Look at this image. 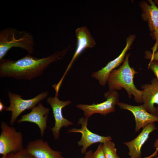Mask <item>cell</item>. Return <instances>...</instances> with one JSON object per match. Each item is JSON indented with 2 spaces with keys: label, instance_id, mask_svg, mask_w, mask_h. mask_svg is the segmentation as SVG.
Here are the masks:
<instances>
[{
  "label": "cell",
  "instance_id": "484cf974",
  "mask_svg": "<svg viewBox=\"0 0 158 158\" xmlns=\"http://www.w3.org/2000/svg\"><path fill=\"white\" fill-rule=\"evenodd\" d=\"M155 158H158V155Z\"/></svg>",
  "mask_w": 158,
  "mask_h": 158
},
{
  "label": "cell",
  "instance_id": "44dd1931",
  "mask_svg": "<svg viewBox=\"0 0 158 158\" xmlns=\"http://www.w3.org/2000/svg\"><path fill=\"white\" fill-rule=\"evenodd\" d=\"M145 58L149 59L150 61H158V48L157 51L154 53H152L150 51H146L145 53Z\"/></svg>",
  "mask_w": 158,
  "mask_h": 158
},
{
  "label": "cell",
  "instance_id": "5b68a950",
  "mask_svg": "<svg viewBox=\"0 0 158 158\" xmlns=\"http://www.w3.org/2000/svg\"><path fill=\"white\" fill-rule=\"evenodd\" d=\"M48 91L40 93L32 98L24 99L22 96L11 92H8L10 104L6 107V111L11 112V116L10 123L11 125H13L19 116L24 111L31 109L40 102L47 98L48 96Z\"/></svg>",
  "mask_w": 158,
  "mask_h": 158
},
{
  "label": "cell",
  "instance_id": "5bb4252c",
  "mask_svg": "<svg viewBox=\"0 0 158 158\" xmlns=\"http://www.w3.org/2000/svg\"><path fill=\"white\" fill-rule=\"evenodd\" d=\"M142 89V104L145 109L152 115L158 116V82L157 78H154L150 84H145L141 86Z\"/></svg>",
  "mask_w": 158,
  "mask_h": 158
},
{
  "label": "cell",
  "instance_id": "3957f363",
  "mask_svg": "<svg viewBox=\"0 0 158 158\" xmlns=\"http://www.w3.org/2000/svg\"><path fill=\"white\" fill-rule=\"evenodd\" d=\"M34 37L29 32L13 28L2 29L0 32V60L13 47L22 48L29 54H32L34 52Z\"/></svg>",
  "mask_w": 158,
  "mask_h": 158
},
{
  "label": "cell",
  "instance_id": "cb8c5ba5",
  "mask_svg": "<svg viewBox=\"0 0 158 158\" xmlns=\"http://www.w3.org/2000/svg\"><path fill=\"white\" fill-rule=\"evenodd\" d=\"M6 107L2 103L1 100L0 101V112H1L4 109H5Z\"/></svg>",
  "mask_w": 158,
  "mask_h": 158
},
{
  "label": "cell",
  "instance_id": "2e32d148",
  "mask_svg": "<svg viewBox=\"0 0 158 158\" xmlns=\"http://www.w3.org/2000/svg\"><path fill=\"white\" fill-rule=\"evenodd\" d=\"M157 128L154 123H150L144 127L140 133L134 139L124 142L129 149L130 158H141V148L147 140L150 134Z\"/></svg>",
  "mask_w": 158,
  "mask_h": 158
},
{
  "label": "cell",
  "instance_id": "603a6c76",
  "mask_svg": "<svg viewBox=\"0 0 158 158\" xmlns=\"http://www.w3.org/2000/svg\"><path fill=\"white\" fill-rule=\"evenodd\" d=\"M154 147L156 148V150L154 153L156 155L157 154V152L158 151V138H157L154 144Z\"/></svg>",
  "mask_w": 158,
  "mask_h": 158
},
{
  "label": "cell",
  "instance_id": "d4e9b609",
  "mask_svg": "<svg viewBox=\"0 0 158 158\" xmlns=\"http://www.w3.org/2000/svg\"><path fill=\"white\" fill-rule=\"evenodd\" d=\"M154 1L157 6L158 7V0H154Z\"/></svg>",
  "mask_w": 158,
  "mask_h": 158
},
{
  "label": "cell",
  "instance_id": "ac0fdd59",
  "mask_svg": "<svg viewBox=\"0 0 158 158\" xmlns=\"http://www.w3.org/2000/svg\"><path fill=\"white\" fill-rule=\"evenodd\" d=\"M1 158H35L28 152L25 148H24L19 151L11 152L5 156H1Z\"/></svg>",
  "mask_w": 158,
  "mask_h": 158
},
{
  "label": "cell",
  "instance_id": "9a60e30c",
  "mask_svg": "<svg viewBox=\"0 0 158 158\" xmlns=\"http://www.w3.org/2000/svg\"><path fill=\"white\" fill-rule=\"evenodd\" d=\"M25 148L35 158H64L61 152L52 149L47 141L41 138L30 141Z\"/></svg>",
  "mask_w": 158,
  "mask_h": 158
},
{
  "label": "cell",
  "instance_id": "4fadbf2b",
  "mask_svg": "<svg viewBox=\"0 0 158 158\" xmlns=\"http://www.w3.org/2000/svg\"><path fill=\"white\" fill-rule=\"evenodd\" d=\"M117 105L121 109L128 110L133 114L135 118V132L150 123L158 122V116L148 112L142 104L134 106L119 102Z\"/></svg>",
  "mask_w": 158,
  "mask_h": 158
},
{
  "label": "cell",
  "instance_id": "7c38bea8",
  "mask_svg": "<svg viewBox=\"0 0 158 158\" xmlns=\"http://www.w3.org/2000/svg\"><path fill=\"white\" fill-rule=\"evenodd\" d=\"M31 110L30 113L22 116L17 120V123L27 122L35 123L40 128V136L42 137L47 127L49 109L44 107L40 102Z\"/></svg>",
  "mask_w": 158,
  "mask_h": 158
},
{
  "label": "cell",
  "instance_id": "8992f818",
  "mask_svg": "<svg viewBox=\"0 0 158 158\" xmlns=\"http://www.w3.org/2000/svg\"><path fill=\"white\" fill-rule=\"evenodd\" d=\"M104 96L106 100L99 103L91 105L79 104L76 107L84 112L85 117L89 118L95 114L98 113L105 116L114 112L115 107L119 102V95L117 91L109 90Z\"/></svg>",
  "mask_w": 158,
  "mask_h": 158
},
{
  "label": "cell",
  "instance_id": "277c9868",
  "mask_svg": "<svg viewBox=\"0 0 158 158\" xmlns=\"http://www.w3.org/2000/svg\"><path fill=\"white\" fill-rule=\"evenodd\" d=\"M0 128V154L2 156L24 148L23 135L20 132L4 121L1 122Z\"/></svg>",
  "mask_w": 158,
  "mask_h": 158
},
{
  "label": "cell",
  "instance_id": "9c48e42d",
  "mask_svg": "<svg viewBox=\"0 0 158 158\" xmlns=\"http://www.w3.org/2000/svg\"><path fill=\"white\" fill-rule=\"evenodd\" d=\"M47 102L51 107L55 120L54 126L51 129L54 140H56L59 138L60 132L63 127H67L73 125V123L65 118L62 114V109L66 106L71 103L70 100L62 101L59 100L58 95H55L54 97H48L46 100Z\"/></svg>",
  "mask_w": 158,
  "mask_h": 158
},
{
  "label": "cell",
  "instance_id": "7402d4cb",
  "mask_svg": "<svg viewBox=\"0 0 158 158\" xmlns=\"http://www.w3.org/2000/svg\"><path fill=\"white\" fill-rule=\"evenodd\" d=\"M93 153L92 150H90L86 152L83 158H91L92 154Z\"/></svg>",
  "mask_w": 158,
  "mask_h": 158
},
{
  "label": "cell",
  "instance_id": "8fae6325",
  "mask_svg": "<svg viewBox=\"0 0 158 158\" xmlns=\"http://www.w3.org/2000/svg\"><path fill=\"white\" fill-rule=\"evenodd\" d=\"M77 38L76 47L74 54L62 78L58 83L61 85L66 74L78 56L86 49L94 47L96 44L94 39L86 26L77 28L75 31Z\"/></svg>",
  "mask_w": 158,
  "mask_h": 158
},
{
  "label": "cell",
  "instance_id": "ffe728a7",
  "mask_svg": "<svg viewBox=\"0 0 158 158\" xmlns=\"http://www.w3.org/2000/svg\"><path fill=\"white\" fill-rule=\"evenodd\" d=\"M148 69L152 71L157 77L158 82V61H150Z\"/></svg>",
  "mask_w": 158,
  "mask_h": 158
},
{
  "label": "cell",
  "instance_id": "6da1fadb",
  "mask_svg": "<svg viewBox=\"0 0 158 158\" xmlns=\"http://www.w3.org/2000/svg\"><path fill=\"white\" fill-rule=\"evenodd\" d=\"M70 48L69 46L41 58L29 54L16 61L3 59L0 60V77L31 80L41 75L51 63L61 59Z\"/></svg>",
  "mask_w": 158,
  "mask_h": 158
},
{
  "label": "cell",
  "instance_id": "30bf717a",
  "mask_svg": "<svg viewBox=\"0 0 158 158\" xmlns=\"http://www.w3.org/2000/svg\"><path fill=\"white\" fill-rule=\"evenodd\" d=\"M136 36L135 34L130 35L126 39V45L120 54L114 59L109 62L102 69L93 72L92 76L97 80L100 85L105 86L108 76L111 72L123 63L126 53L133 43Z\"/></svg>",
  "mask_w": 158,
  "mask_h": 158
},
{
  "label": "cell",
  "instance_id": "ba28073f",
  "mask_svg": "<svg viewBox=\"0 0 158 158\" xmlns=\"http://www.w3.org/2000/svg\"><path fill=\"white\" fill-rule=\"evenodd\" d=\"M88 118L86 117L80 118L78 123L81 125V128H73L69 129L67 132L68 133H79L82 134L81 139L78 144V146H82L81 151L82 154L85 153L87 148L92 144L97 142L103 143L112 140L111 136H102L89 130L87 127Z\"/></svg>",
  "mask_w": 158,
  "mask_h": 158
},
{
  "label": "cell",
  "instance_id": "d6986e66",
  "mask_svg": "<svg viewBox=\"0 0 158 158\" xmlns=\"http://www.w3.org/2000/svg\"><path fill=\"white\" fill-rule=\"evenodd\" d=\"M91 158H105L102 148V143H100L96 150L93 153Z\"/></svg>",
  "mask_w": 158,
  "mask_h": 158
},
{
  "label": "cell",
  "instance_id": "7a4b0ae2",
  "mask_svg": "<svg viewBox=\"0 0 158 158\" xmlns=\"http://www.w3.org/2000/svg\"><path fill=\"white\" fill-rule=\"evenodd\" d=\"M130 54H126L122 64L117 69L113 70L110 73L107 81L109 90H120L123 88L126 91L128 97L133 96L135 101L142 103V90H138L134 83L135 75L138 73L130 65Z\"/></svg>",
  "mask_w": 158,
  "mask_h": 158
},
{
  "label": "cell",
  "instance_id": "e0dca14e",
  "mask_svg": "<svg viewBox=\"0 0 158 158\" xmlns=\"http://www.w3.org/2000/svg\"><path fill=\"white\" fill-rule=\"evenodd\" d=\"M102 148L105 158H120L117 154L115 145L111 140L102 143Z\"/></svg>",
  "mask_w": 158,
  "mask_h": 158
},
{
  "label": "cell",
  "instance_id": "52a82bcc",
  "mask_svg": "<svg viewBox=\"0 0 158 158\" xmlns=\"http://www.w3.org/2000/svg\"><path fill=\"white\" fill-rule=\"evenodd\" d=\"M139 5L141 10V18L147 23L150 35L155 41L151 48L153 54L158 48V7L152 0L141 1Z\"/></svg>",
  "mask_w": 158,
  "mask_h": 158
}]
</instances>
